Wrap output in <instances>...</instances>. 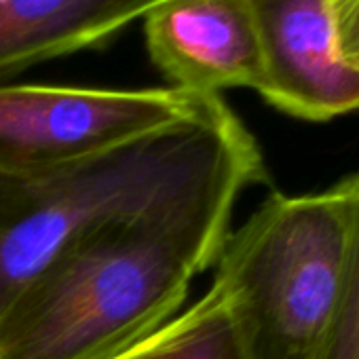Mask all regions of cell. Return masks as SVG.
Masks as SVG:
<instances>
[{
  "mask_svg": "<svg viewBox=\"0 0 359 359\" xmlns=\"http://www.w3.org/2000/svg\"><path fill=\"white\" fill-rule=\"evenodd\" d=\"M239 195L156 205L79 237L0 313V359H112L154 334L216 264Z\"/></svg>",
  "mask_w": 359,
  "mask_h": 359,
  "instance_id": "obj_1",
  "label": "cell"
},
{
  "mask_svg": "<svg viewBox=\"0 0 359 359\" xmlns=\"http://www.w3.org/2000/svg\"><path fill=\"white\" fill-rule=\"evenodd\" d=\"M262 74L258 93L277 110L330 121L359 110V74L336 47L327 0H250Z\"/></svg>",
  "mask_w": 359,
  "mask_h": 359,
  "instance_id": "obj_5",
  "label": "cell"
},
{
  "mask_svg": "<svg viewBox=\"0 0 359 359\" xmlns=\"http://www.w3.org/2000/svg\"><path fill=\"white\" fill-rule=\"evenodd\" d=\"M158 0H0V79L106 43Z\"/></svg>",
  "mask_w": 359,
  "mask_h": 359,
  "instance_id": "obj_7",
  "label": "cell"
},
{
  "mask_svg": "<svg viewBox=\"0 0 359 359\" xmlns=\"http://www.w3.org/2000/svg\"><path fill=\"white\" fill-rule=\"evenodd\" d=\"M348 233L342 180L315 195L271 193L229 233L212 287L245 359H317L340 298Z\"/></svg>",
  "mask_w": 359,
  "mask_h": 359,
  "instance_id": "obj_3",
  "label": "cell"
},
{
  "mask_svg": "<svg viewBox=\"0 0 359 359\" xmlns=\"http://www.w3.org/2000/svg\"><path fill=\"white\" fill-rule=\"evenodd\" d=\"M142 20L148 55L173 89H258L262 60L250 0H158Z\"/></svg>",
  "mask_w": 359,
  "mask_h": 359,
  "instance_id": "obj_6",
  "label": "cell"
},
{
  "mask_svg": "<svg viewBox=\"0 0 359 359\" xmlns=\"http://www.w3.org/2000/svg\"><path fill=\"white\" fill-rule=\"evenodd\" d=\"M342 184L351 212L346 266L340 298L317 359H359V173L344 177Z\"/></svg>",
  "mask_w": 359,
  "mask_h": 359,
  "instance_id": "obj_9",
  "label": "cell"
},
{
  "mask_svg": "<svg viewBox=\"0 0 359 359\" xmlns=\"http://www.w3.org/2000/svg\"><path fill=\"white\" fill-rule=\"evenodd\" d=\"M266 180L262 152L220 95L106 152L0 173V313L64 248L91 229L156 205Z\"/></svg>",
  "mask_w": 359,
  "mask_h": 359,
  "instance_id": "obj_2",
  "label": "cell"
},
{
  "mask_svg": "<svg viewBox=\"0 0 359 359\" xmlns=\"http://www.w3.org/2000/svg\"><path fill=\"white\" fill-rule=\"evenodd\" d=\"M201 95L165 89L0 85V173L68 165L187 116Z\"/></svg>",
  "mask_w": 359,
  "mask_h": 359,
  "instance_id": "obj_4",
  "label": "cell"
},
{
  "mask_svg": "<svg viewBox=\"0 0 359 359\" xmlns=\"http://www.w3.org/2000/svg\"><path fill=\"white\" fill-rule=\"evenodd\" d=\"M327 9L338 53L359 74V0H327Z\"/></svg>",
  "mask_w": 359,
  "mask_h": 359,
  "instance_id": "obj_10",
  "label": "cell"
},
{
  "mask_svg": "<svg viewBox=\"0 0 359 359\" xmlns=\"http://www.w3.org/2000/svg\"><path fill=\"white\" fill-rule=\"evenodd\" d=\"M112 359H245L224 298L212 287L154 334Z\"/></svg>",
  "mask_w": 359,
  "mask_h": 359,
  "instance_id": "obj_8",
  "label": "cell"
}]
</instances>
